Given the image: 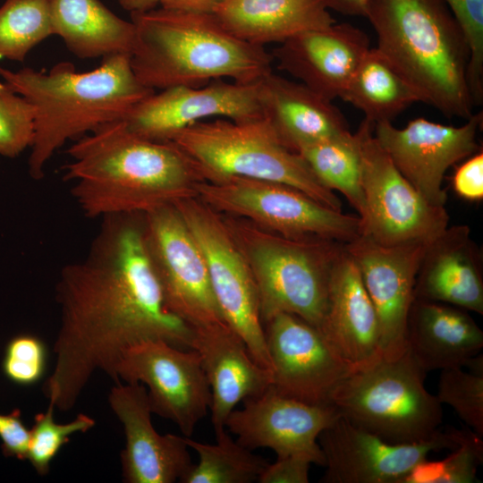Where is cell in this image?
Wrapping results in <instances>:
<instances>
[{"label":"cell","mask_w":483,"mask_h":483,"mask_svg":"<svg viewBox=\"0 0 483 483\" xmlns=\"http://www.w3.org/2000/svg\"><path fill=\"white\" fill-rule=\"evenodd\" d=\"M196 191L197 197L216 211L244 218L286 238H323L348 243L361 235L359 216L334 210L284 183L229 177L199 182Z\"/></svg>","instance_id":"cell-9"},{"label":"cell","mask_w":483,"mask_h":483,"mask_svg":"<svg viewBox=\"0 0 483 483\" xmlns=\"http://www.w3.org/2000/svg\"><path fill=\"white\" fill-rule=\"evenodd\" d=\"M53 35L80 58L131 55L135 26L99 0H51Z\"/></svg>","instance_id":"cell-28"},{"label":"cell","mask_w":483,"mask_h":483,"mask_svg":"<svg viewBox=\"0 0 483 483\" xmlns=\"http://www.w3.org/2000/svg\"><path fill=\"white\" fill-rule=\"evenodd\" d=\"M262 116L290 150L348 131L341 111L302 83L273 72L258 81Z\"/></svg>","instance_id":"cell-25"},{"label":"cell","mask_w":483,"mask_h":483,"mask_svg":"<svg viewBox=\"0 0 483 483\" xmlns=\"http://www.w3.org/2000/svg\"><path fill=\"white\" fill-rule=\"evenodd\" d=\"M55 407L48 404L46 411L37 413L30 429L27 459L40 476L49 472L52 461L75 433L90 430L96 421L85 413H80L72 421L57 423Z\"/></svg>","instance_id":"cell-34"},{"label":"cell","mask_w":483,"mask_h":483,"mask_svg":"<svg viewBox=\"0 0 483 483\" xmlns=\"http://www.w3.org/2000/svg\"><path fill=\"white\" fill-rule=\"evenodd\" d=\"M111 410L123 425L121 453L126 483H173L193 464L184 436L160 435L153 427L147 388L141 383L115 384L108 394Z\"/></svg>","instance_id":"cell-20"},{"label":"cell","mask_w":483,"mask_h":483,"mask_svg":"<svg viewBox=\"0 0 483 483\" xmlns=\"http://www.w3.org/2000/svg\"><path fill=\"white\" fill-rule=\"evenodd\" d=\"M0 77L35 107V134L28 169L40 180L55 152L102 124L123 119L155 90L141 84L131 65V55L104 57L92 71L79 72L69 62L48 72L24 67L13 72L0 66Z\"/></svg>","instance_id":"cell-3"},{"label":"cell","mask_w":483,"mask_h":483,"mask_svg":"<svg viewBox=\"0 0 483 483\" xmlns=\"http://www.w3.org/2000/svg\"><path fill=\"white\" fill-rule=\"evenodd\" d=\"M414 297L483 314L482 255L468 225L447 226L427 244Z\"/></svg>","instance_id":"cell-24"},{"label":"cell","mask_w":483,"mask_h":483,"mask_svg":"<svg viewBox=\"0 0 483 483\" xmlns=\"http://www.w3.org/2000/svg\"><path fill=\"white\" fill-rule=\"evenodd\" d=\"M174 143L204 182L245 177L284 183L334 210L342 203L314 175L303 158L287 148L263 116L247 121L216 118L176 133Z\"/></svg>","instance_id":"cell-7"},{"label":"cell","mask_w":483,"mask_h":483,"mask_svg":"<svg viewBox=\"0 0 483 483\" xmlns=\"http://www.w3.org/2000/svg\"><path fill=\"white\" fill-rule=\"evenodd\" d=\"M340 415L333 405L306 403L282 395L270 386L261 394L244 400L242 409H234L225 428L250 450L267 447L277 458L300 456L324 466L318 438Z\"/></svg>","instance_id":"cell-18"},{"label":"cell","mask_w":483,"mask_h":483,"mask_svg":"<svg viewBox=\"0 0 483 483\" xmlns=\"http://www.w3.org/2000/svg\"><path fill=\"white\" fill-rule=\"evenodd\" d=\"M369 48L364 31L349 23H334L298 33L271 54L278 69L333 101L341 98Z\"/></svg>","instance_id":"cell-21"},{"label":"cell","mask_w":483,"mask_h":483,"mask_svg":"<svg viewBox=\"0 0 483 483\" xmlns=\"http://www.w3.org/2000/svg\"><path fill=\"white\" fill-rule=\"evenodd\" d=\"M327 189L343 193L362 219L365 199L361 186V132L349 131L305 146L297 152Z\"/></svg>","instance_id":"cell-30"},{"label":"cell","mask_w":483,"mask_h":483,"mask_svg":"<svg viewBox=\"0 0 483 483\" xmlns=\"http://www.w3.org/2000/svg\"><path fill=\"white\" fill-rule=\"evenodd\" d=\"M325 457L323 483H401L432 452L454 449L456 428L411 444H392L340 417L318 438Z\"/></svg>","instance_id":"cell-15"},{"label":"cell","mask_w":483,"mask_h":483,"mask_svg":"<svg viewBox=\"0 0 483 483\" xmlns=\"http://www.w3.org/2000/svg\"><path fill=\"white\" fill-rule=\"evenodd\" d=\"M174 205L201 251L225 322L253 360L272 371L255 283L224 216L198 197Z\"/></svg>","instance_id":"cell-10"},{"label":"cell","mask_w":483,"mask_h":483,"mask_svg":"<svg viewBox=\"0 0 483 483\" xmlns=\"http://www.w3.org/2000/svg\"><path fill=\"white\" fill-rule=\"evenodd\" d=\"M223 216L252 275L263 325L288 313L319 328L332 267L345 243L286 238L244 218Z\"/></svg>","instance_id":"cell-6"},{"label":"cell","mask_w":483,"mask_h":483,"mask_svg":"<svg viewBox=\"0 0 483 483\" xmlns=\"http://www.w3.org/2000/svg\"><path fill=\"white\" fill-rule=\"evenodd\" d=\"M161 7L199 13H213L225 0H157Z\"/></svg>","instance_id":"cell-42"},{"label":"cell","mask_w":483,"mask_h":483,"mask_svg":"<svg viewBox=\"0 0 483 483\" xmlns=\"http://www.w3.org/2000/svg\"><path fill=\"white\" fill-rule=\"evenodd\" d=\"M51 35V0H5L0 6V60L23 62Z\"/></svg>","instance_id":"cell-32"},{"label":"cell","mask_w":483,"mask_h":483,"mask_svg":"<svg viewBox=\"0 0 483 483\" xmlns=\"http://www.w3.org/2000/svg\"><path fill=\"white\" fill-rule=\"evenodd\" d=\"M55 365L43 385L55 409L73 408L96 370L120 383L123 352L145 340L191 349L192 327L164 301L143 232V216L103 217L88 254L61 270Z\"/></svg>","instance_id":"cell-1"},{"label":"cell","mask_w":483,"mask_h":483,"mask_svg":"<svg viewBox=\"0 0 483 483\" xmlns=\"http://www.w3.org/2000/svg\"><path fill=\"white\" fill-rule=\"evenodd\" d=\"M47 349L38 336L18 335L7 343L2 362L4 376L20 386L38 383L45 375Z\"/></svg>","instance_id":"cell-38"},{"label":"cell","mask_w":483,"mask_h":483,"mask_svg":"<svg viewBox=\"0 0 483 483\" xmlns=\"http://www.w3.org/2000/svg\"><path fill=\"white\" fill-rule=\"evenodd\" d=\"M216 434V443L205 444L184 436L189 448L198 454L179 480L182 483H251L258 481L268 462L234 441L225 428Z\"/></svg>","instance_id":"cell-31"},{"label":"cell","mask_w":483,"mask_h":483,"mask_svg":"<svg viewBox=\"0 0 483 483\" xmlns=\"http://www.w3.org/2000/svg\"><path fill=\"white\" fill-rule=\"evenodd\" d=\"M328 9L349 15L364 16L367 0H324Z\"/></svg>","instance_id":"cell-43"},{"label":"cell","mask_w":483,"mask_h":483,"mask_svg":"<svg viewBox=\"0 0 483 483\" xmlns=\"http://www.w3.org/2000/svg\"><path fill=\"white\" fill-rule=\"evenodd\" d=\"M482 118V112L473 114L459 127L423 117L410 121L402 129L379 122L374 124V135L411 185L430 204L445 207V174L455 163L479 151L476 137Z\"/></svg>","instance_id":"cell-16"},{"label":"cell","mask_w":483,"mask_h":483,"mask_svg":"<svg viewBox=\"0 0 483 483\" xmlns=\"http://www.w3.org/2000/svg\"><path fill=\"white\" fill-rule=\"evenodd\" d=\"M310 464L309 460L300 456L277 458L267 464L258 481L260 483H308Z\"/></svg>","instance_id":"cell-41"},{"label":"cell","mask_w":483,"mask_h":483,"mask_svg":"<svg viewBox=\"0 0 483 483\" xmlns=\"http://www.w3.org/2000/svg\"><path fill=\"white\" fill-rule=\"evenodd\" d=\"M424 371L407 350L383 355L354 369L334 390L330 402L352 424L392 444H411L436 436L442 404L427 391Z\"/></svg>","instance_id":"cell-8"},{"label":"cell","mask_w":483,"mask_h":483,"mask_svg":"<svg viewBox=\"0 0 483 483\" xmlns=\"http://www.w3.org/2000/svg\"><path fill=\"white\" fill-rule=\"evenodd\" d=\"M364 118L361 132V186L365 216L361 235L385 246L428 243L448 226L445 207L430 204L401 174Z\"/></svg>","instance_id":"cell-11"},{"label":"cell","mask_w":483,"mask_h":483,"mask_svg":"<svg viewBox=\"0 0 483 483\" xmlns=\"http://www.w3.org/2000/svg\"><path fill=\"white\" fill-rule=\"evenodd\" d=\"M428 243L385 246L360 235L344 244L376 309L385 358L399 357L407 350L408 317L415 299L418 269Z\"/></svg>","instance_id":"cell-19"},{"label":"cell","mask_w":483,"mask_h":483,"mask_svg":"<svg viewBox=\"0 0 483 483\" xmlns=\"http://www.w3.org/2000/svg\"><path fill=\"white\" fill-rule=\"evenodd\" d=\"M318 329L354 369L382 356L376 309L345 246L332 267L326 309Z\"/></svg>","instance_id":"cell-23"},{"label":"cell","mask_w":483,"mask_h":483,"mask_svg":"<svg viewBox=\"0 0 483 483\" xmlns=\"http://www.w3.org/2000/svg\"><path fill=\"white\" fill-rule=\"evenodd\" d=\"M35 107L6 82L0 81V155L15 157L30 148Z\"/></svg>","instance_id":"cell-36"},{"label":"cell","mask_w":483,"mask_h":483,"mask_svg":"<svg viewBox=\"0 0 483 483\" xmlns=\"http://www.w3.org/2000/svg\"><path fill=\"white\" fill-rule=\"evenodd\" d=\"M451 406L473 431L483 436V371L442 369L436 395Z\"/></svg>","instance_id":"cell-35"},{"label":"cell","mask_w":483,"mask_h":483,"mask_svg":"<svg viewBox=\"0 0 483 483\" xmlns=\"http://www.w3.org/2000/svg\"><path fill=\"white\" fill-rule=\"evenodd\" d=\"M341 98L360 109L372 123L390 122L419 95L377 47L369 48Z\"/></svg>","instance_id":"cell-29"},{"label":"cell","mask_w":483,"mask_h":483,"mask_svg":"<svg viewBox=\"0 0 483 483\" xmlns=\"http://www.w3.org/2000/svg\"><path fill=\"white\" fill-rule=\"evenodd\" d=\"M458 445L441 461L419 462L401 483H471L483 463V441L472 429H457Z\"/></svg>","instance_id":"cell-33"},{"label":"cell","mask_w":483,"mask_h":483,"mask_svg":"<svg viewBox=\"0 0 483 483\" xmlns=\"http://www.w3.org/2000/svg\"><path fill=\"white\" fill-rule=\"evenodd\" d=\"M264 326L271 387L306 403L332 405L334 390L354 368L318 327L295 315L278 314Z\"/></svg>","instance_id":"cell-14"},{"label":"cell","mask_w":483,"mask_h":483,"mask_svg":"<svg viewBox=\"0 0 483 483\" xmlns=\"http://www.w3.org/2000/svg\"><path fill=\"white\" fill-rule=\"evenodd\" d=\"M143 232L166 308L191 327L225 322L201 251L174 205L143 214Z\"/></svg>","instance_id":"cell-12"},{"label":"cell","mask_w":483,"mask_h":483,"mask_svg":"<svg viewBox=\"0 0 483 483\" xmlns=\"http://www.w3.org/2000/svg\"><path fill=\"white\" fill-rule=\"evenodd\" d=\"M117 2L131 13L146 12L156 8L158 4L157 0H117Z\"/></svg>","instance_id":"cell-44"},{"label":"cell","mask_w":483,"mask_h":483,"mask_svg":"<svg viewBox=\"0 0 483 483\" xmlns=\"http://www.w3.org/2000/svg\"><path fill=\"white\" fill-rule=\"evenodd\" d=\"M453 187L462 199L479 201L483 199V153L479 151L457 167Z\"/></svg>","instance_id":"cell-40"},{"label":"cell","mask_w":483,"mask_h":483,"mask_svg":"<svg viewBox=\"0 0 483 483\" xmlns=\"http://www.w3.org/2000/svg\"><path fill=\"white\" fill-rule=\"evenodd\" d=\"M377 48L419 95L447 117L473 114L470 51L444 0H367Z\"/></svg>","instance_id":"cell-5"},{"label":"cell","mask_w":483,"mask_h":483,"mask_svg":"<svg viewBox=\"0 0 483 483\" xmlns=\"http://www.w3.org/2000/svg\"><path fill=\"white\" fill-rule=\"evenodd\" d=\"M212 14L233 36L263 47L335 23L324 0H225Z\"/></svg>","instance_id":"cell-27"},{"label":"cell","mask_w":483,"mask_h":483,"mask_svg":"<svg viewBox=\"0 0 483 483\" xmlns=\"http://www.w3.org/2000/svg\"><path fill=\"white\" fill-rule=\"evenodd\" d=\"M115 372L119 381L146 386L152 413L173 421L183 436L191 437L210 409V387L192 349L141 341L123 352Z\"/></svg>","instance_id":"cell-13"},{"label":"cell","mask_w":483,"mask_h":483,"mask_svg":"<svg viewBox=\"0 0 483 483\" xmlns=\"http://www.w3.org/2000/svg\"><path fill=\"white\" fill-rule=\"evenodd\" d=\"M191 349L199 354L210 387L215 433L225 428L240 402L261 394L272 384V371L253 360L243 340L225 322L192 327Z\"/></svg>","instance_id":"cell-22"},{"label":"cell","mask_w":483,"mask_h":483,"mask_svg":"<svg viewBox=\"0 0 483 483\" xmlns=\"http://www.w3.org/2000/svg\"><path fill=\"white\" fill-rule=\"evenodd\" d=\"M458 22L470 51L468 84L474 106L483 102V0H444Z\"/></svg>","instance_id":"cell-37"},{"label":"cell","mask_w":483,"mask_h":483,"mask_svg":"<svg viewBox=\"0 0 483 483\" xmlns=\"http://www.w3.org/2000/svg\"><path fill=\"white\" fill-rule=\"evenodd\" d=\"M67 153L64 179L90 218L143 215L197 197L196 186L204 182L174 143L138 136L122 119L77 139Z\"/></svg>","instance_id":"cell-2"},{"label":"cell","mask_w":483,"mask_h":483,"mask_svg":"<svg viewBox=\"0 0 483 483\" xmlns=\"http://www.w3.org/2000/svg\"><path fill=\"white\" fill-rule=\"evenodd\" d=\"M262 117L258 81H211L200 87L176 86L154 92L122 119L142 138L167 142L184 128L208 118L247 121Z\"/></svg>","instance_id":"cell-17"},{"label":"cell","mask_w":483,"mask_h":483,"mask_svg":"<svg viewBox=\"0 0 483 483\" xmlns=\"http://www.w3.org/2000/svg\"><path fill=\"white\" fill-rule=\"evenodd\" d=\"M407 348L424 370L467 367L483 347V332L467 310L414 299L408 317Z\"/></svg>","instance_id":"cell-26"},{"label":"cell","mask_w":483,"mask_h":483,"mask_svg":"<svg viewBox=\"0 0 483 483\" xmlns=\"http://www.w3.org/2000/svg\"><path fill=\"white\" fill-rule=\"evenodd\" d=\"M131 16V65L139 81L155 91L224 79L255 83L272 72L271 53L233 36L212 13L160 7Z\"/></svg>","instance_id":"cell-4"},{"label":"cell","mask_w":483,"mask_h":483,"mask_svg":"<svg viewBox=\"0 0 483 483\" xmlns=\"http://www.w3.org/2000/svg\"><path fill=\"white\" fill-rule=\"evenodd\" d=\"M30 429L23 424L18 409L0 413V440L3 454L18 460L27 459Z\"/></svg>","instance_id":"cell-39"}]
</instances>
